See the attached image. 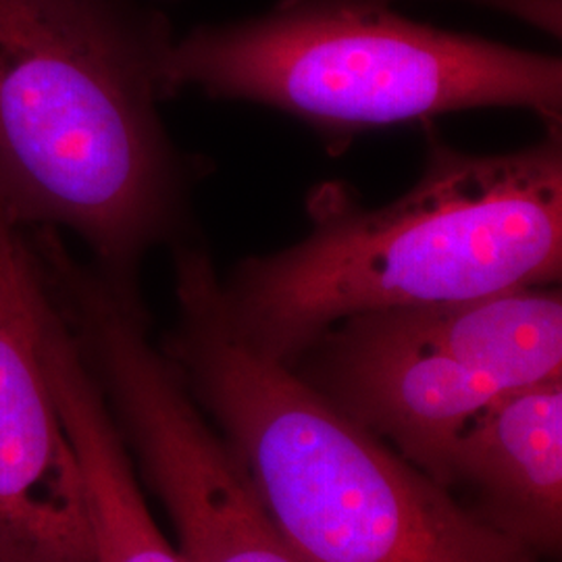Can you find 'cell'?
Instances as JSON below:
<instances>
[{
  "label": "cell",
  "mask_w": 562,
  "mask_h": 562,
  "mask_svg": "<svg viewBox=\"0 0 562 562\" xmlns=\"http://www.w3.org/2000/svg\"><path fill=\"white\" fill-rule=\"evenodd\" d=\"M173 42L140 0H0V211L136 294L155 248L192 240L202 176L159 111Z\"/></svg>",
  "instance_id": "cell-1"
},
{
  "label": "cell",
  "mask_w": 562,
  "mask_h": 562,
  "mask_svg": "<svg viewBox=\"0 0 562 562\" xmlns=\"http://www.w3.org/2000/svg\"><path fill=\"white\" fill-rule=\"evenodd\" d=\"M301 241L220 280L225 319L255 350L294 364L362 313L554 285L562 273V130L506 155L429 142L422 178L383 206L344 183L308 201Z\"/></svg>",
  "instance_id": "cell-2"
},
{
  "label": "cell",
  "mask_w": 562,
  "mask_h": 562,
  "mask_svg": "<svg viewBox=\"0 0 562 562\" xmlns=\"http://www.w3.org/2000/svg\"><path fill=\"white\" fill-rule=\"evenodd\" d=\"M161 350L281 533L311 562H538L225 319L209 248H173Z\"/></svg>",
  "instance_id": "cell-3"
},
{
  "label": "cell",
  "mask_w": 562,
  "mask_h": 562,
  "mask_svg": "<svg viewBox=\"0 0 562 562\" xmlns=\"http://www.w3.org/2000/svg\"><path fill=\"white\" fill-rule=\"evenodd\" d=\"M167 94L257 102L346 138L469 109L561 125L562 60L408 20L385 0H280L173 42Z\"/></svg>",
  "instance_id": "cell-4"
},
{
  "label": "cell",
  "mask_w": 562,
  "mask_h": 562,
  "mask_svg": "<svg viewBox=\"0 0 562 562\" xmlns=\"http://www.w3.org/2000/svg\"><path fill=\"white\" fill-rule=\"evenodd\" d=\"M65 322L183 562H311L271 521L240 462L150 340L140 302L80 285Z\"/></svg>",
  "instance_id": "cell-5"
},
{
  "label": "cell",
  "mask_w": 562,
  "mask_h": 562,
  "mask_svg": "<svg viewBox=\"0 0 562 562\" xmlns=\"http://www.w3.org/2000/svg\"><path fill=\"white\" fill-rule=\"evenodd\" d=\"M46 304L30 238L0 211V562H99L42 352Z\"/></svg>",
  "instance_id": "cell-6"
},
{
  "label": "cell",
  "mask_w": 562,
  "mask_h": 562,
  "mask_svg": "<svg viewBox=\"0 0 562 562\" xmlns=\"http://www.w3.org/2000/svg\"><path fill=\"white\" fill-rule=\"evenodd\" d=\"M292 369L440 483L469 425L510 394L429 340L401 308L344 319Z\"/></svg>",
  "instance_id": "cell-7"
},
{
  "label": "cell",
  "mask_w": 562,
  "mask_h": 562,
  "mask_svg": "<svg viewBox=\"0 0 562 562\" xmlns=\"http://www.w3.org/2000/svg\"><path fill=\"white\" fill-rule=\"evenodd\" d=\"M443 483L467 485L475 510L536 554L562 538V380L494 402L454 443Z\"/></svg>",
  "instance_id": "cell-8"
},
{
  "label": "cell",
  "mask_w": 562,
  "mask_h": 562,
  "mask_svg": "<svg viewBox=\"0 0 562 562\" xmlns=\"http://www.w3.org/2000/svg\"><path fill=\"white\" fill-rule=\"evenodd\" d=\"M42 352L78 459L99 562H183L155 521L130 450L50 296L42 323Z\"/></svg>",
  "instance_id": "cell-9"
},
{
  "label": "cell",
  "mask_w": 562,
  "mask_h": 562,
  "mask_svg": "<svg viewBox=\"0 0 562 562\" xmlns=\"http://www.w3.org/2000/svg\"><path fill=\"white\" fill-rule=\"evenodd\" d=\"M419 331L504 392L562 380V294L525 285L401 308Z\"/></svg>",
  "instance_id": "cell-10"
},
{
  "label": "cell",
  "mask_w": 562,
  "mask_h": 562,
  "mask_svg": "<svg viewBox=\"0 0 562 562\" xmlns=\"http://www.w3.org/2000/svg\"><path fill=\"white\" fill-rule=\"evenodd\" d=\"M392 2V0H385ZM487 2L504 11L515 13L517 18L542 27L550 34H561V0H475Z\"/></svg>",
  "instance_id": "cell-11"
}]
</instances>
